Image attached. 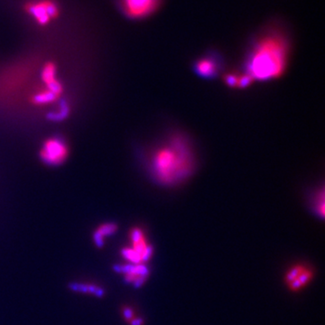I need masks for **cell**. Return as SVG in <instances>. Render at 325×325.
Masks as SVG:
<instances>
[{
    "label": "cell",
    "mask_w": 325,
    "mask_h": 325,
    "mask_svg": "<svg viewBox=\"0 0 325 325\" xmlns=\"http://www.w3.org/2000/svg\"><path fill=\"white\" fill-rule=\"evenodd\" d=\"M291 43L286 30L269 25L253 39L247 54L245 70L253 80L269 81L282 75L287 68Z\"/></svg>",
    "instance_id": "cell-1"
},
{
    "label": "cell",
    "mask_w": 325,
    "mask_h": 325,
    "mask_svg": "<svg viewBox=\"0 0 325 325\" xmlns=\"http://www.w3.org/2000/svg\"><path fill=\"white\" fill-rule=\"evenodd\" d=\"M148 167L152 178L162 186H175L189 178L195 157L188 139L173 135L162 141L152 152Z\"/></svg>",
    "instance_id": "cell-2"
},
{
    "label": "cell",
    "mask_w": 325,
    "mask_h": 325,
    "mask_svg": "<svg viewBox=\"0 0 325 325\" xmlns=\"http://www.w3.org/2000/svg\"><path fill=\"white\" fill-rule=\"evenodd\" d=\"M120 13L130 20L140 21L155 15L163 0H116Z\"/></svg>",
    "instance_id": "cell-3"
},
{
    "label": "cell",
    "mask_w": 325,
    "mask_h": 325,
    "mask_svg": "<svg viewBox=\"0 0 325 325\" xmlns=\"http://www.w3.org/2000/svg\"><path fill=\"white\" fill-rule=\"evenodd\" d=\"M131 248H124L121 255L130 264H146L153 255V247L146 241L144 231L139 228H134L130 231Z\"/></svg>",
    "instance_id": "cell-4"
},
{
    "label": "cell",
    "mask_w": 325,
    "mask_h": 325,
    "mask_svg": "<svg viewBox=\"0 0 325 325\" xmlns=\"http://www.w3.org/2000/svg\"><path fill=\"white\" fill-rule=\"evenodd\" d=\"M27 14L39 26L44 27L59 15V6L53 0H36L26 5Z\"/></svg>",
    "instance_id": "cell-5"
},
{
    "label": "cell",
    "mask_w": 325,
    "mask_h": 325,
    "mask_svg": "<svg viewBox=\"0 0 325 325\" xmlns=\"http://www.w3.org/2000/svg\"><path fill=\"white\" fill-rule=\"evenodd\" d=\"M68 147L65 141L58 137H52L44 142L40 151V157L49 165H59L68 156Z\"/></svg>",
    "instance_id": "cell-6"
},
{
    "label": "cell",
    "mask_w": 325,
    "mask_h": 325,
    "mask_svg": "<svg viewBox=\"0 0 325 325\" xmlns=\"http://www.w3.org/2000/svg\"><path fill=\"white\" fill-rule=\"evenodd\" d=\"M114 270L119 274H123L125 281L132 284L135 288L142 287L150 274L146 264L129 263L125 265H115Z\"/></svg>",
    "instance_id": "cell-7"
},
{
    "label": "cell",
    "mask_w": 325,
    "mask_h": 325,
    "mask_svg": "<svg viewBox=\"0 0 325 325\" xmlns=\"http://www.w3.org/2000/svg\"><path fill=\"white\" fill-rule=\"evenodd\" d=\"M314 276L313 271L304 265L291 267L286 275V283L292 291H299L309 284Z\"/></svg>",
    "instance_id": "cell-8"
},
{
    "label": "cell",
    "mask_w": 325,
    "mask_h": 325,
    "mask_svg": "<svg viewBox=\"0 0 325 325\" xmlns=\"http://www.w3.org/2000/svg\"><path fill=\"white\" fill-rule=\"evenodd\" d=\"M221 64L216 54H206L195 62V70L199 75L211 79L218 74Z\"/></svg>",
    "instance_id": "cell-9"
},
{
    "label": "cell",
    "mask_w": 325,
    "mask_h": 325,
    "mask_svg": "<svg viewBox=\"0 0 325 325\" xmlns=\"http://www.w3.org/2000/svg\"><path fill=\"white\" fill-rule=\"evenodd\" d=\"M41 77L46 89L60 97L63 92V86L56 79V66L54 63H47L43 66Z\"/></svg>",
    "instance_id": "cell-10"
},
{
    "label": "cell",
    "mask_w": 325,
    "mask_h": 325,
    "mask_svg": "<svg viewBox=\"0 0 325 325\" xmlns=\"http://www.w3.org/2000/svg\"><path fill=\"white\" fill-rule=\"evenodd\" d=\"M68 287L72 292L88 293V294L94 295L95 297L102 298L105 295V289L103 287L94 285V284L70 282Z\"/></svg>",
    "instance_id": "cell-11"
},
{
    "label": "cell",
    "mask_w": 325,
    "mask_h": 325,
    "mask_svg": "<svg viewBox=\"0 0 325 325\" xmlns=\"http://www.w3.org/2000/svg\"><path fill=\"white\" fill-rule=\"evenodd\" d=\"M118 230V225L114 222H107L103 223L93 233V241L98 248L101 249L104 246V240L105 237L112 236L113 234L117 232Z\"/></svg>",
    "instance_id": "cell-12"
},
{
    "label": "cell",
    "mask_w": 325,
    "mask_h": 325,
    "mask_svg": "<svg viewBox=\"0 0 325 325\" xmlns=\"http://www.w3.org/2000/svg\"><path fill=\"white\" fill-rule=\"evenodd\" d=\"M58 98L59 97L57 95H55L53 92L45 89L44 91H41V92H37L36 94H34L32 96V101L36 105H47L50 103L56 101Z\"/></svg>",
    "instance_id": "cell-13"
},
{
    "label": "cell",
    "mask_w": 325,
    "mask_h": 325,
    "mask_svg": "<svg viewBox=\"0 0 325 325\" xmlns=\"http://www.w3.org/2000/svg\"><path fill=\"white\" fill-rule=\"evenodd\" d=\"M69 107L65 102L61 103L59 111H55L48 114V118L53 121H62L68 116Z\"/></svg>",
    "instance_id": "cell-14"
},
{
    "label": "cell",
    "mask_w": 325,
    "mask_h": 325,
    "mask_svg": "<svg viewBox=\"0 0 325 325\" xmlns=\"http://www.w3.org/2000/svg\"><path fill=\"white\" fill-rule=\"evenodd\" d=\"M225 81L229 87H238V75L228 74V75L226 76Z\"/></svg>",
    "instance_id": "cell-15"
},
{
    "label": "cell",
    "mask_w": 325,
    "mask_h": 325,
    "mask_svg": "<svg viewBox=\"0 0 325 325\" xmlns=\"http://www.w3.org/2000/svg\"><path fill=\"white\" fill-rule=\"evenodd\" d=\"M123 316L125 319L127 320L128 322H130L131 320L134 318V312L133 310L130 307H125L123 309Z\"/></svg>",
    "instance_id": "cell-16"
},
{
    "label": "cell",
    "mask_w": 325,
    "mask_h": 325,
    "mask_svg": "<svg viewBox=\"0 0 325 325\" xmlns=\"http://www.w3.org/2000/svg\"><path fill=\"white\" fill-rule=\"evenodd\" d=\"M130 325H144V320L140 318V317H137V318H133L130 322Z\"/></svg>",
    "instance_id": "cell-17"
}]
</instances>
